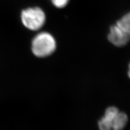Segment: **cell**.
Segmentation results:
<instances>
[{
  "label": "cell",
  "instance_id": "obj_5",
  "mask_svg": "<svg viewBox=\"0 0 130 130\" xmlns=\"http://www.w3.org/2000/svg\"><path fill=\"white\" fill-rule=\"evenodd\" d=\"M128 117L123 112L119 111L113 117L111 122L112 130H122L126 125Z\"/></svg>",
  "mask_w": 130,
  "mask_h": 130
},
{
  "label": "cell",
  "instance_id": "obj_1",
  "mask_svg": "<svg viewBox=\"0 0 130 130\" xmlns=\"http://www.w3.org/2000/svg\"><path fill=\"white\" fill-rule=\"evenodd\" d=\"M109 41L117 47L126 45L130 41V12L123 16L110 28Z\"/></svg>",
  "mask_w": 130,
  "mask_h": 130
},
{
  "label": "cell",
  "instance_id": "obj_3",
  "mask_svg": "<svg viewBox=\"0 0 130 130\" xmlns=\"http://www.w3.org/2000/svg\"><path fill=\"white\" fill-rule=\"evenodd\" d=\"M21 19L23 25L28 29L36 31L43 26L46 15L39 7L29 8L22 10Z\"/></svg>",
  "mask_w": 130,
  "mask_h": 130
},
{
  "label": "cell",
  "instance_id": "obj_6",
  "mask_svg": "<svg viewBox=\"0 0 130 130\" xmlns=\"http://www.w3.org/2000/svg\"><path fill=\"white\" fill-rule=\"evenodd\" d=\"M70 0H51L53 5L58 8H63L66 7Z\"/></svg>",
  "mask_w": 130,
  "mask_h": 130
},
{
  "label": "cell",
  "instance_id": "obj_2",
  "mask_svg": "<svg viewBox=\"0 0 130 130\" xmlns=\"http://www.w3.org/2000/svg\"><path fill=\"white\" fill-rule=\"evenodd\" d=\"M56 48V42L52 35L41 32L36 35L31 42V51L38 58H45L53 53Z\"/></svg>",
  "mask_w": 130,
  "mask_h": 130
},
{
  "label": "cell",
  "instance_id": "obj_7",
  "mask_svg": "<svg viewBox=\"0 0 130 130\" xmlns=\"http://www.w3.org/2000/svg\"><path fill=\"white\" fill-rule=\"evenodd\" d=\"M128 76L129 78L130 79V63L129 64V68H128Z\"/></svg>",
  "mask_w": 130,
  "mask_h": 130
},
{
  "label": "cell",
  "instance_id": "obj_4",
  "mask_svg": "<svg viewBox=\"0 0 130 130\" xmlns=\"http://www.w3.org/2000/svg\"><path fill=\"white\" fill-rule=\"evenodd\" d=\"M119 111V109L115 106H110L106 109L104 116L98 121L99 130H112V119Z\"/></svg>",
  "mask_w": 130,
  "mask_h": 130
}]
</instances>
